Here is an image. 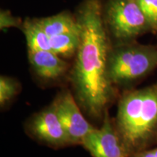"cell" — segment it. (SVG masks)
Masks as SVG:
<instances>
[{
	"instance_id": "5b68a950",
	"label": "cell",
	"mask_w": 157,
	"mask_h": 157,
	"mask_svg": "<svg viewBox=\"0 0 157 157\" xmlns=\"http://www.w3.org/2000/svg\"><path fill=\"white\" fill-rule=\"evenodd\" d=\"M52 103L70 143L82 144L95 127L84 118L73 95L69 91H65Z\"/></svg>"
},
{
	"instance_id": "52a82bcc",
	"label": "cell",
	"mask_w": 157,
	"mask_h": 157,
	"mask_svg": "<svg viewBox=\"0 0 157 157\" xmlns=\"http://www.w3.org/2000/svg\"><path fill=\"white\" fill-rule=\"evenodd\" d=\"M29 130L33 136L50 146H63L71 143L53 103L33 117Z\"/></svg>"
},
{
	"instance_id": "8992f818",
	"label": "cell",
	"mask_w": 157,
	"mask_h": 157,
	"mask_svg": "<svg viewBox=\"0 0 157 157\" xmlns=\"http://www.w3.org/2000/svg\"><path fill=\"white\" fill-rule=\"evenodd\" d=\"M101 128L94 129L82 144L93 157H126V150L110 119L108 111L103 116Z\"/></svg>"
},
{
	"instance_id": "6da1fadb",
	"label": "cell",
	"mask_w": 157,
	"mask_h": 157,
	"mask_svg": "<svg viewBox=\"0 0 157 157\" xmlns=\"http://www.w3.org/2000/svg\"><path fill=\"white\" fill-rule=\"evenodd\" d=\"M77 21L80 42L71 79L80 105L97 119L103 117L115 95L108 71L109 44L98 0L86 1Z\"/></svg>"
},
{
	"instance_id": "4fadbf2b",
	"label": "cell",
	"mask_w": 157,
	"mask_h": 157,
	"mask_svg": "<svg viewBox=\"0 0 157 157\" xmlns=\"http://www.w3.org/2000/svg\"><path fill=\"white\" fill-rule=\"evenodd\" d=\"M149 26L157 27V0H137Z\"/></svg>"
},
{
	"instance_id": "9c48e42d",
	"label": "cell",
	"mask_w": 157,
	"mask_h": 157,
	"mask_svg": "<svg viewBox=\"0 0 157 157\" xmlns=\"http://www.w3.org/2000/svg\"><path fill=\"white\" fill-rule=\"evenodd\" d=\"M37 21L50 38L57 35L80 31L77 18L75 19L68 13L37 19Z\"/></svg>"
},
{
	"instance_id": "7a4b0ae2",
	"label": "cell",
	"mask_w": 157,
	"mask_h": 157,
	"mask_svg": "<svg viewBox=\"0 0 157 157\" xmlns=\"http://www.w3.org/2000/svg\"><path fill=\"white\" fill-rule=\"evenodd\" d=\"M115 129L126 151L140 150L157 135V82L122 95Z\"/></svg>"
},
{
	"instance_id": "277c9868",
	"label": "cell",
	"mask_w": 157,
	"mask_h": 157,
	"mask_svg": "<svg viewBox=\"0 0 157 157\" xmlns=\"http://www.w3.org/2000/svg\"><path fill=\"white\" fill-rule=\"evenodd\" d=\"M106 17L113 35L121 40L136 37L149 26L137 0H110Z\"/></svg>"
},
{
	"instance_id": "3957f363",
	"label": "cell",
	"mask_w": 157,
	"mask_h": 157,
	"mask_svg": "<svg viewBox=\"0 0 157 157\" xmlns=\"http://www.w3.org/2000/svg\"><path fill=\"white\" fill-rule=\"evenodd\" d=\"M157 67V49L127 44L109 52L108 71L113 84L125 85L144 77Z\"/></svg>"
},
{
	"instance_id": "5bb4252c",
	"label": "cell",
	"mask_w": 157,
	"mask_h": 157,
	"mask_svg": "<svg viewBox=\"0 0 157 157\" xmlns=\"http://www.w3.org/2000/svg\"><path fill=\"white\" fill-rule=\"evenodd\" d=\"M1 29L12 26H17L19 24L18 20L15 18L7 12H2L1 13V21H0Z\"/></svg>"
},
{
	"instance_id": "7c38bea8",
	"label": "cell",
	"mask_w": 157,
	"mask_h": 157,
	"mask_svg": "<svg viewBox=\"0 0 157 157\" xmlns=\"http://www.w3.org/2000/svg\"><path fill=\"white\" fill-rule=\"evenodd\" d=\"M19 90V84L14 78L8 76L0 77V105H5L17 95Z\"/></svg>"
},
{
	"instance_id": "30bf717a",
	"label": "cell",
	"mask_w": 157,
	"mask_h": 157,
	"mask_svg": "<svg viewBox=\"0 0 157 157\" xmlns=\"http://www.w3.org/2000/svg\"><path fill=\"white\" fill-rule=\"evenodd\" d=\"M23 30L29 51L51 50L50 37L39 25L37 19H27L23 23Z\"/></svg>"
},
{
	"instance_id": "8fae6325",
	"label": "cell",
	"mask_w": 157,
	"mask_h": 157,
	"mask_svg": "<svg viewBox=\"0 0 157 157\" xmlns=\"http://www.w3.org/2000/svg\"><path fill=\"white\" fill-rule=\"evenodd\" d=\"M50 42L52 52L59 56L68 58L77 52L80 42V31L52 36Z\"/></svg>"
},
{
	"instance_id": "9a60e30c",
	"label": "cell",
	"mask_w": 157,
	"mask_h": 157,
	"mask_svg": "<svg viewBox=\"0 0 157 157\" xmlns=\"http://www.w3.org/2000/svg\"><path fill=\"white\" fill-rule=\"evenodd\" d=\"M135 157H157V148L139 152Z\"/></svg>"
},
{
	"instance_id": "ba28073f",
	"label": "cell",
	"mask_w": 157,
	"mask_h": 157,
	"mask_svg": "<svg viewBox=\"0 0 157 157\" xmlns=\"http://www.w3.org/2000/svg\"><path fill=\"white\" fill-rule=\"evenodd\" d=\"M29 60L35 73L45 80H56L66 72L68 63L51 50L29 51Z\"/></svg>"
}]
</instances>
